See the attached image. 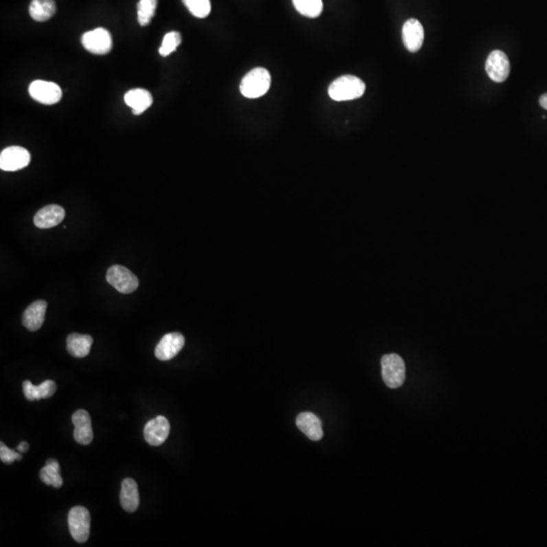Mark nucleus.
<instances>
[{"instance_id":"1","label":"nucleus","mask_w":547,"mask_h":547,"mask_svg":"<svg viewBox=\"0 0 547 547\" xmlns=\"http://www.w3.org/2000/svg\"><path fill=\"white\" fill-rule=\"evenodd\" d=\"M366 85L362 79L354 76H344L335 79L328 87V96L335 102H347L362 97Z\"/></svg>"},{"instance_id":"2","label":"nucleus","mask_w":547,"mask_h":547,"mask_svg":"<svg viewBox=\"0 0 547 547\" xmlns=\"http://www.w3.org/2000/svg\"><path fill=\"white\" fill-rule=\"evenodd\" d=\"M271 87V74L265 68L251 70L241 80L239 89L241 95L247 98H258L268 93Z\"/></svg>"},{"instance_id":"3","label":"nucleus","mask_w":547,"mask_h":547,"mask_svg":"<svg viewBox=\"0 0 547 547\" xmlns=\"http://www.w3.org/2000/svg\"><path fill=\"white\" fill-rule=\"evenodd\" d=\"M382 378L390 388H399L405 380V365L397 354L384 355L381 359Z\"/></svg>"},{"instance_id":"4","label":"nucleus","mask_w":547,"mask_h":547,"mask_svg":"<svg viewBox=\"0 0 547 547\" xmlns=\"http://www.w3.org/2000/svg\"><path fill=\"white\" fill-rule=\"evenodd\" d=\"M68 526L72 537L78 544H85L91 533V514L85 507L72 508L68 513Z\"/></svg>"},{"instance_id":"5","label":"nucleus","mask_w":547,"mask_h":547,"mask_svg":"<svg viewBox=\"0 0 547 547\" xmlns=\"http://www.w3.org/2000/svg\"><path fill=\"white\" fill-rule=\"evenodd\" d=\"M81 44L83 48L91 54H108L113 48L112 36L108 30L98 27L83 34L81 37Z\"/></svg>"},{"instance_id":"6","label":"nucleus","mask_w":547,"mask_h":547,"mask_svg":"<svg viewBox=\"0 0 547 547\" xmlns=\"http://www.w3.org/2000/svg\"><path fill=\"white\" fill-rule=\"evenodd\" d=\"M107 281L123 294L133 293L139 286L138 278L129 269L115 265L107 272Z\"/></svg>"},{"instance_id":"7","label":"nucleus","mask_w":547,"mask_h":547,"mask_svg":"<svg viewBox=\"0 0 547 547\" xmlns=\"http://www.w3.org/2000/svg\"><path fill=\"white\" fill-rule=\"evenodd\" d=\"M29 93L31 98L40 104H57L62 98V89L57 83L47 80H35L30 85Z\"/></svg>"},{"instance_id":"8","label":"nucleus","mask_w":547,"mask_h":547,"mask_svg":"<svg viewBox=\"0 0 547 547\" xmlns=\"http://www.w3.org/2000/svg\"><path fill=\"white\" fill-rule=\"evenodd\" d=\"M31 162L29 150L21 146H10L1 151L0 168L4 172H16L27 168Z\"/></svg>"},{"instance_id":"9","label":"nucleus","mask_w":547,"mask_h":547,"mask_svg":"<svg viewBox=\"0 0 547 547\" xmlns=\"http://www.w3.org/2000/svg\"><path fill=\"white\" fill-rule=\"evenodd\" d=\"M170 431V425L168 418L164 416H158L149 421L145 426V441L151 446H160L168 439Z\"/></svg>"},{"instance_id":"10","label":"nucleus","mask_w":547,"mask_h":547,"mask_svg":"<svg viewBox=\"0 0 547 547\" xmlns=\"http://www.w3.org/2000/svg\"><path fill=\"white\" fill-rule=\"evenodd\" d=\"M185 346V337L179 333L164 335L155 348V357L160 361L172 360Z\"/></svg>"},{"instance_id":"11","label":"nucleus","mask_w":547,"mask_h":547,"mask_svg":"<svg viewBox=\"0 0 547 547\" xmlns=\"http://www.w3.org/2000/svg\"><path fill=\"white\" fill-rule=\"evenodd\" d=\"M486 70L489 78L495 82H503L510 74V61L507 55L500 50H495L489 55Z\"/></svg>"},{"instance_id":"12","label":"nucleus","mask_w":547,"mask_h":547,"mask_svg":"<svg viewBox=\"0 0 547 547\" xmlns=\"http://www.w3.org/2000/svg\"><path fill=\"white\" fill-rule=\"evenodd\" d=\"M424 38V27L420 21L416 19L405 21L403 27V41L410 52H418L422 48Z\"/></svg>"},{"instance_id":"13","label":"nucleus","mask_w":547,"mask_h":547,"mask_svg":"<svg viewBox=\"0 0 547 547\" xmlns=\"http://www.w3.org/2000/svg\"><path fill=\"white\" fill-rule=\"evenodd\" d=\"M76 430H74V439L81 445H89L93 439L91 418L89 412L85 410H78L72 416Z\"/></svg>"},{"instance_id":"14","label":"nucleus","mask_w":547,"mask_h":547,"mask_svg":"<svg viewBox=\"0 0 547 547\" xmlns=\"http://www.w3.org/2000/svg\"><path fill=\"white\" fill-rule=\"evenodd\" d=\"M299 430L313 441H320L324 437L322 421L313 412H301L296 418Z\"/></svg>"},{"instance_id":"15","label":"nucleus","mask_w":547,"mask_h":547,"mask_svg":"<svg viewBox=\"0 0 547 547\" xmlns=\"http://www.w3.org/2000/svg\"><path fill=\"white\" fill-rule=\"evenodd\" d=\"M65 210L58 205H49L41 209L34 218V223L42 230L55 227L63 221Z\"/></svg>"},{"instance_id":"16","label":"nucleus","mask_w":547,"mask_h":547,"mask_svg":"<svg viewBox=\"0 0 547 547\" xmlns=\"http://www.w3.org/2000/svg\"><path fill=\"white\" fill-rule=\"evenodd\" d=\"M125 104L132 109L136 116L143 114L147 109L153 106V98L151 93L144 89H134L125 93Z\"/></svg>"},{"instance_id":"17","label":"nucleus","mask_w":547,"mask_h":547,"mask_svg":"<svg viewBox=\"0 0 547 547\" xmlns=\"http://www.w3.org/2000/svg\"><path fill=\"white\" fill-rule=\"evenodd\" d=\"M47 311V302L44 300H38L32 303L23 315V324L25 328L31 332L39 330L44 324L45 314Z\"/></svg>"},{"instance_id":"18","label":"nucleus","mask_w":547,"mask_h":547,"mask_svg":"<svg viewBox=\"0 0 547 547\" xmlns=\"http://www.w3.org/2000/svg\"><path fill=\"white\" fill-rule=\"evenodd\" d=\"M120 501L122 507L127 512L134 513L138 509L140 497H139L138 486L133 478H125L122 482Z\"/></svg>"},{"instance_id":"19","label":"nucleus","mask_w":547,"mask_h":547,"mask_svg":"<svg viewBox=\"0 0 547 547\" xmlns=\"http://www.w3.org/2000/svg\"><path fill=\"white\" fill-rule=\"evenodd\" d=\"M57 386L53 380H46L40 386H35L29 380L23 384V394L27 401H39L41 399H49L56 392Z\"/></svg>"},{"instance_id":"20","label":"nucleus","mask_w":547,"mask_h":547,"mask_svg":"<svg viewBox=\"0 0 547 547\" xmlns=\"http://www.w3.org/2000/svg\"><path fill=\"white\" fill-rule=\"evenodd\" d=\"M93 343L91 335L71 333L67 337V351L76 358H85L91 352Z\"/></svg>"},{"instance_id":"21","label":"nucleus","mask_w":547,"mask_h":547,"mask_svg":"<svg viewBox=\"0 0 547 547\" xmlns=\"http://www.w3.org/2000/svg\"><path fill=\"white\" fill-rule=\"evenodd\" d=\"M29 12L34 21H47L56 12V3L54 0H32Z\"/></svg>"},{"instance_id":"22","label":"nucleus","mask_w":547,"mask_h":547,"mask_svg":"<svg viewBox=\"0 0 547 547\" xmlns=\"http://www.w3.org/2000/svg\"><path fill=\"white\" fill-rule=\"evenodd\" d=\"M40 478L44 484L59 489L63 486V480L60 474V465L56 459H48L46 465L41 469Z\"/></svg>"},{"instance_id":"23","label":"nucleus","mask_w":547,"mask_h":547,"mask_svg":"<svg viewBox=\"0 0 547 547\" xmlns=\"http://www.w3.org/2000/svg\"><path fill=\"white\" fill-rule=\"evenodd\" d=\"M297 12L307 18L315 19L324 10L322 0H292Z\"/></svg>"},{"instance_id":"24","label":"nucleus","mask_w":547,"mask_h":547,"mask_svg":"<svg viewBox=\"0 0 547 547\" xmlns=\"http://www.w3.org/2000/svg\"><path fill=\"white\" fill-rule=\"evenodd\" d=\"M157 0H139L137 5V16L139 25L146 27L153 21L157 12Z\"/></svg>"},{"instance_id":"25","label":"nucleus","mask_w":547,"mask_h":547,"mask_svg":"<svg viewBox=\"0 0 547 547\" xmlns=\"http://www.w3.org/2000/svg\"><path fill=\"white\" fill-rule=\"evenodd\" d=\"M186 8L194 16L198 19H205L210 14V0H183Z\"/></svg>"},{"instance_id":"26","label":"nucleus","mask_w":547,"mask_h":547,"mask_svg":"<svg viewBox=\"0 0 547 547\" xmlns=\"http://www.w3.org/2000/svg\"><path fill=\"white\" fill-rule=\"evenodd\" d=\"M181 35L179 32H170L164 36L161 47L159 48V54L162 57H168L177 50L181 45Z\"/></svg>"},{"instance_id":"27","label":"nucleus","mask_w":547,"mask_h":547,"mask_svg":"<svg viewBox=\"0 0 547 547\" xmlns=\"http://www.w3.org/2000/svg\"><path fill=\"white\" fill-rule=\"evenodd\" d=\"M21 458H23V456H21L20 453L10 449L3 442L0 443V459H1L2 462L6 463V465H12L16 459Z\"/></svg>"},{"instance_id":"28","label":"nucleus","mask_w":547,"mask_h":547,"mask_svg":"<svg viewBox=\"0 0 547 547\" xmlns=\"http://www.w3.org/2000/svg\"><path fill=\"white\" fill-rule=\"evenodd\" d=\"M30 445L27 443V442H21L20 445L18 446V451H20L21 453H25L27 450H29Z\"/></svg>"},{"instance_id":"29","label":"nucleus","mask_w":547,"mask_h":547,"mask_svg":"<svg viewBox=\"0 0 547 547\" xmlns=\"http://www.w3.org/2000/svg\"><path fill=\"white\" fill-rule=\"evenodd\" d=\"M539 104L542 108L546 109L547 110V93H544L542 95V97L539 98Z\"/></svg>"}]
</instances>
